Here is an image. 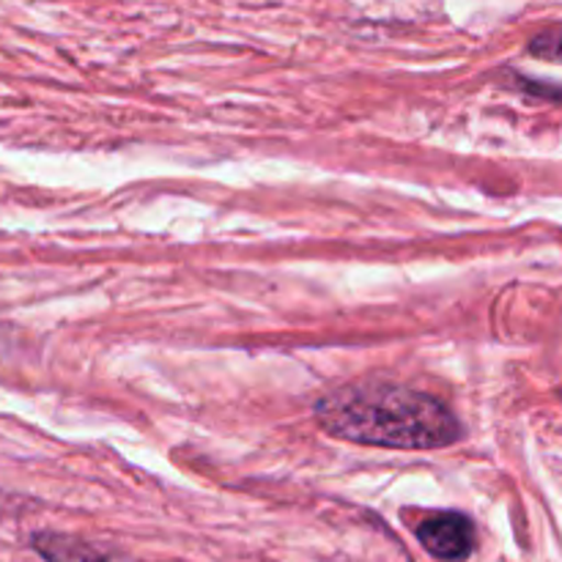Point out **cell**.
Segmentation results:
<instances>
[{"label": "cell", "mask_w": 562, "mask_h": 562, "mask_svg": "<svg viewBox=\"0 0 562 562\" xmlns=\"http://www.w3.org/2000/svg\"><path fill=\"white\" fill-rule=\"evenodd\" d=\"M417 538L437 560L459 562L475 547V527L461 514H437L420 521Z\"/></svg>", "instance_id": "2"}, {"label": "cell", "mask_w": 562, "mask_h": 562, "mask_svg": "<svg viewBox=\"0 0 562 562\" xmlns=\"http://www.w3.org/2000/svg\"><path fill=\"white\" fill-rule=\"evenodd\" d=\"M530 53L536 55V58L562 64V25H552L547 27V31L538 33L530 42Z\"/></svg>", "instance_id": "4"}, {"label": "cell", "mask_w": 562, "mask_h": 562, "mask_svg": "<svg viewBox=\"0 0 562 562\" xmlns=\"http://www.w3.org/2000/svg\"><path fill=\"white\" fill-rule=\"evenodd\" d=\"M316 420L333 437L371 448L437 450L464 437L459 417L437 395L376 379L324 395Z\"/></svg>", "instance_id": "1"}, {"label": "cell", "mask_w": 562, "mask_h": 562, "mask_svg": "<svg viewBox=\"0 0 562 562\" xmlns=\"http://www.w3.org/2000/svg\"><path fill=\"white\" fill-rule=\"evenodd\" d=\"M33 549L47 562H104V554L91 543L60 532H38L33 536Z\"/></svg>", "instance_id": "3"}]
</instances>
